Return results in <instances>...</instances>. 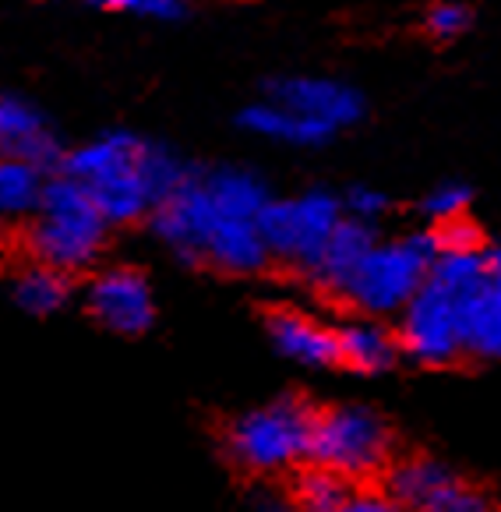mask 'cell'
<instances>
[{
	"label": "cell",
	"instance_id": "obj_1",
	"mask_svg": "<svg viewBox=\"0 0 501 512\" xmlns=\"http://www.w3.org/2000/svg\"><path fill=\"white\" fill-rule=\"evenodd\" d=\"M145 138L131 131H110L82 149L68 152L60 174L78 181L106 223H135L156 209L152 191L142 174Z\"/></svg>",
	"mask_w": 501,
	"mask_h": 512
},
{
	"label": "cell",
	"instance_id": "obj_2",
	"mask_svg": "<svg viewBox=\"0 0 501 512\" xmlns=\"http://www.w3.org/2000/svg\"><path fill=\"white\" fill-rule=\"evenodd\" d=\"M106 219L89 198V191L68 174L46 181L39 198L36 223L29 230V248L39 265L57 272H75L99 255L106 241Z\"/></svg>",
	"mask_w": 501,
	"mask_h": 512
},
{
	"label": "cell",
	"instance_id": "obj_3",
	"mask_svg": "<svg viewBox=\"0 0 501 512\" xmlns=\"http://www.w3.org/2000/svg\"><path fill=\"white\" fill-rule=\"evenodd\" d=\"M434 262H438L434 234H410L389 244H374L339 297L364 315H396L420 294Z\"/></svg>",
	"mask_w": 501,
	"mask_h": 512
},
{
	"label": "cell",
	"instance_id": "obj_4",
	"mask_svg": "<svg viewBox=\"0 0 501 512\" xmlns=\"http://www.w3.org/2000/svg\"><path fill=\"white\" fill-rule=\"evenodd\" d=\"M315 410L300 400H279L244 414L226 435V449L240 467L255 474H279L300 460H311Z\"/></svg>",
	"mask_w": 501,
	"mask_h": 512
},
{
	"label": "cell",
	"instance_id": "obj_5",
	"mask_svg": "<svg viewBox=\"0 0 501 512\" xmlns=\"http://www.w3.org/2000/svg\"><path fill=\"white\" fill-rule=\"evenodd\" d=\"M339 223H343V202L329 191H307L300 198L269 202L258 216L269 258L297 265L307 276L318 265Z\"/></svg>",
	"mask_w": 501,
	"mask_h": 512
},
{
	"label": "cell",
	"instance_id": "obj_6",
	"mask_svg": "<svg viewBox=\"0 0 501 512\" xmlns=\"http://www.w3.org/2000/svg\"><path fill=\"white\" fill-rule=\"evenodd\" d=\"M392 435L385 421L367 407H336L315 417L311 460L339 477H364L385 467Z\"/></svg>",
	"mask_w": 501,
	"mask_h": 512
},
{
	"label": "cell",
	"instance_id": "obj_7",
	"mask_svg": "<svg viewBox=\"0 0 501 512\" xmlns=\"http://www.w3.org/2000/svg\"><path fill=\"white\" fill-rule=\"evenodd\" d=\"M459 301L463 297L438 287L431 276L420 287V294L406 304L403 329H399V347L420 364H449L463 354V336H459Z\"/></svg>",
	"mask_w": 501,
	"mask_h": 512
},
{
	"label": "cell",
	"instance_id": "obj_8",
	"mask_svg": "<svg viewBox=\"0 0 501 512\" xmlns=\"http://www.w3.org/2000/svg\"><path fill=\"white\" fill-rule=\"evenodd\" d=\"M223 212L216 209V202L205 191L202 174H191L156 212H152V230L156 237L180 255L184 262H205V248L209 237L216 234V226L223 223Z\"/></svg>",
	"mask_w": 501,
	"mask_h": 512
},
{
	"label": "cell",
	"instance_id": "obj_9",
	"mask_svg": "<svg viewBox=\"0 0 501 512\" xmlns=\"http://www.w3.org/2000/svg\"><path fill=\"white\" fill-rule=\"evenodd\" d=\"M89 311L99 325L120 336H142L156 318L149 279L138 269L117 265V269L99 272L89 283Z\"/></svg>",
	"mask_w": 501,
	"mask_h": 512
},
{
	"label": "cell",
	"instance_id": "obj_10",
	"mask_svg": "<svg viewBox=\"0 0 501 512\" xmlns=\"http://www.w3.org/2000/svg\"><path fill=\"white\" fill-rule=\"evenodd\" d=\"M269 92V103L286 106V110L300 113V117H311L318 124H329L332 131L346 128V124H357L364 117V99L343 82H329V78H276V82L265 85Z\"/></svg>",
	"mask_w": 501,
	"mask_h": 512
},
{
	"label": "cell",
	"instance_id": "obj_11",
	"mask_svg": "<svg viewBox=\"0 0 501 512\" xmlns=\"http://www.w3.org/2000/svg\"><path fill=\"white\" fill-rule=\"evenodd\" d=\"M0 156H15L32 163L36 170H60L64 152L50 124L22 99H0Z\"/></svg>",
	"mask_w": 501,
	"mask_h": 512
},
{
	"label": "cell",
	"instance_id": "obj_12",
	"mask_svg": "<svg viewBox=\"0 0 501 512\" xmlns=\"http://www.w3.org/2000/svg\"><path fill=\"white\" fill-rule=\"evenodd\" d=\"M269 336L279 354L290 361L307 364V368H329L339 364V343L336 329H325L315 318L297 315V311H272L269 315Z\"/></svg>",
	"mask_w": 501,
	"mask_h": 512
},
{
	"label": "cell",
	"instance_id": "obj_13",
	"mask_svg": "<svg viewBox=\"0 0 501 512\" xmlns=\"http://www.w3.org/2000/svg\"><path fill=\"white\" fill-rule=\"evenodd\" d=\"M205 262L223 272H233V276L262 272L269 265V248L262 241L258 219H223L216 226V234L209 237Z\"/></svg>",
	"mask_w": 501,
	"mask_h": 512
},
{
	"label": "cell",
	"instance_id": "obj_14",
	"mask_svg": "<svg viewBox=\"0 0 501 512\" xmlns=\"http://www.w3.org/2000/svg\"><path fill=\"white\" fill-rule=\"evenodd\" d=\"M374 244L378 241H374L371 223L343 216V223L336 226L332 241L325 244L322 258H318V265L311 269V276H315L325 290H332V294H343L346 283L353 279V272L360 269V262H364Z\"/></svg>",
	"mask_w": 501,
	"mask_h": 512
},
{
	"label": "cell",
	"instance_id": "obj_15",
	"mask_svg": "<svg viewBox=\"0 0 501 512\" xmlns=\"http://www.w3.org/2000/svg\"><path fill=\"white\" fill-rule=\"evenodd\" d=\"M459 336L463 354L477 361H501V294L491 287V276L484 287L459 301Z\"/></svg>",
	"mask_w": 501,
	"mask_h": 512
},
{
	"label": "cell",
	"instance_id": "obj_16",
	"mask_svg": "<svg viewBox=\"0 0 501 512\" xmlns=\"http://www.w3.org/2000/svg\"><path fill=\"white\" fill-rule=\"evenodd\" d=\"M240 128L255 131V135H265V138H276V142H286V145H322L336 135L329 124L300 117V113L269 103V99L247 106V110L240 113Z\"/></svg>",
	"mask_w": 501,
	"mask_h": 512
},
{
	"label": "cell",
	"instance_id": "obj_17",
	"mask_svg": "<svg viewBox=\"0 0 501 512\" xmlns=\"http://www.w3.org/2000/svg\"><path fill=\"white\" fill-rule=\"evenodd\" d=\"M336 343H339V364L353 371H374L392 368L399 354V343L382 329L378 322H350L343 329H336Z\"/></svg>",
	"mask_w": 501,
	"mask_h": 512
},
{
	"label": "cell",
	"instance_id": "obj_18",
	"mask_svg": "<svg viewBox=\"0 0 501 512\" xmlns=\"http://www.w3.org/2000/svg\"><path fill=\"white\" fill-rule=\"evenodd\" d=\"M202 181L209 198L216 202V209L230 219H258L265 205L272 202L265 184L255 174H247V170H233V166L209 170V174H202Z\"/></svg>",
	"mask_w": 501,
	"mask_h": 512
},
{
	"label": "cell",
	"instance_id": "obj_19",
	"mask_svg": "<svg viewBox=\"0 0 501 512\" xmlns=\"http://www.w3.org/2000/svg\"><path fill=\"white\" fill-rule=\"evenodd\" d=\"M43 170L15 156H0V219L32 216L43 198Z\"/></svg>",
	"mask_w": 501,
	"mask_h": 512
},
{
	"label": "cell",
	"instance_id": "obj_20",
	"mask_svg": "<svg viewBox=\"0 0 501 512\" xmlns=\"http://www.w3.org/2000/svg\"><path fill=\"white\" fill-rule=\"evenodd\" d=\"M71 283L68 272H57L50 265H32V269L18 272L15 279V301L18 308H25L29 315H53L68 304Z\"/></svg>",
	"mask_w": 501,
	"mask_h": 512
},
{
	"label": "cell",
	"instance_id": "obj_21",
	"mask_svg": "<svg viewBox=\"0 0 501 512\" xmlns=\"http://www.w3.org/2000/svg\"><path fill=\"white\" fill-rule=\"evenodd\" d=\"M449 477L452 474L442 467V463H434V460H406V463H399V467L389 470V495L396 498L403 509L417 512L420 505H424L427 498L434 495V491L449 481Z\"/></svg>",
	"mask_w": 501,
	"mask_h": 512
},
{
	"label": "cell",
	"instance_id": "obj_22",
	"mask_svg": "<svg viewBox=\"0 0 501 512\" xmlns=\"http://www.w3.org/2000/svg\"><path fill=\"white\" fill-rule=\"evenodd\" d=\"M293 495H297L293 498L297 512H339V505L350 498V484H346V477L332 474V470L315 467L297 477Z\"/></svg>",
	"mask_w": 501,
	"mask_h": 512
},
{
	"label": "cell",
	"instance_id": "obj_23",
	"mask_svg": "<svg viewBox=\"0 0 501 512\" xmlns=\"http://www.w3.org/2000/svg\"><path fill=\"white\" fill-rule=\"evenodd\" d=\"M417 512H491V505L480 491L466 488L459 477H449Z\"/></svg>",
	"mask_w": 501,
	"mask_h": 512
},
{
	"label": "cell",
	"instance_id": "obj_24",
	"mask_svg": "<svg viewBox=\"0 0 501 512\" xmlns=\"http://www.w3.org/2000/svg\"><path fill=\"white\" fill-rule=\"evenodd\" d=\"M99 11H117V15L156 18V22H177L187 15L184 0H85Z\"/></svg>",
	"mask_w": 501,
	"mask_h": 512
},
{
	"label": "cell",
	"instance_id": "obj_25",
	"mask_svg": "<svg viewBox=\"0 0 501 512\" xmlns=\"http://www.w3.org/2000/svg\"><path fill=\"white\" fill-rule=\"evenodd\" d=\"M466 205H470V188L466 184H438L431 195L424 198V212L434 219V223H452V219H463L466 216Z\"/></svg>",
	"mask_w": 501,
	"mask_h": 512
},
{
	"label": "cell",
	"instance_id": "obj_26",
	"mask_svg": "<svg viewBox=\"0 0 501 512\" xmlns=\"http://www.w3.org/2000/svg\"><path fill=\"white\" fill-rule=\"evenodd\" d=\"M473 15L463 0H438L431 11H427V32L434 39H456L470 29Z\"/></svg>",
	"mask_w": 501,
	"mask_h": 512
},
{
	"label": "cell",
	"instance_id": "obj_27",
	"mask_svg": "<svg viewBox=\"0 0 501 512\" xmlns=\"http://www.w3.org/2000/svg\"><path fill=\"white\" fill-rule=\"evenodd\" d=\"M434 241H438V255H442V251H480L477 226L466 223V216L438 226V230H434Z\"/></svg>",
	"mask_w": 501,
	"mask_h": 512
},
{
	"label": "cell",
	"instance_id": "obj_28",
	"mask_svg": "<svg viewBox=\"0 0 501 512\" xmlns=\"http://www.w3.org/2000/svg\"><path fill=\"white\" fill-rule=\"evenodd\" d=\"M343 209L350 212V219L371 223V219H378L385 209H389V198H385L378 188H353L350 195H346Z\"/></svg>",
	"mask_w": 501,
	"mask_h": 512
},
{
	"label": "cell",
	"instance_id": "obj_29",
	"mask_svg": "<svg viewBox=\"0 0 501 512\" xmlns=\"http://www.w3.org/2000/svg\"><path fill=\"white\" fill-rule=\"evenodd\" d=\"M339 512H403V505L392 495H382V491H350Z\"/></svg>",
	"mask_w": 501,
	"mask_h": 512
},
{
	"label": "cell",
	"instance_id": "obj_30",
	"mask_svg": "<svg viewBox=\"0 0 501 512\" xmlns=\"http://www.w3.org/2000/svg\"><path fill=\"white\" fill-rule=\"evenodd\" d=\"M255 512H297V505L286 502L276 491H262V495H255Z\"/></svg>",
	"mask_w": 501,
	"mask_h": 512
},
{
	"label": "cell",
	"instance_id": "obj_31",
	"mask_svg": "<svg viewBox=\"0 0 501 512\" xmlns=\"http://www.w3.org/2000/svg\"><path fill=\"white\" fill-rule=\"evenodd\" d=\"M487 276H491V287L501 294V248L487 251Z\"/></svg>",
	"mask_w": 501,
	"mask_h": 512
}]
</instances>
